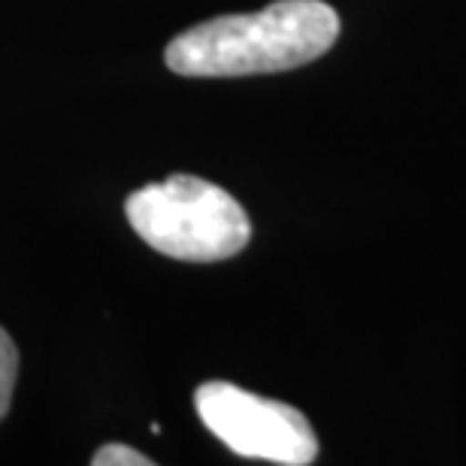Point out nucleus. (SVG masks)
Returning a JSON list of instances; mask_svg holds the SVG:
<instances>
[{
    "instance_id": "f257e3e1",
    "label": "nucleus",
    "mask_w": 466,
    "mask_h": 466,
    "mask_svg": "<svg viewBox=\"0 0 466 466\" xmlns=\"http://www.w3.org/2000/svg\"><path fill=\"white\" fill-rule=\"evenodd\" d=\"M339 15L321 0H279L260 13L218 15L167 46L179 76H258L303 67L337 43Z\"/></svg>"
},
{
    "instance_id": "f03ea898",
    "label": "nucleus",
    "mask_w": 466,
    "mask_h": 466,
    "mask_svg": "<svg viewBox=\"0 0 466 466\" xmlns=\"http://www.w3.org/2000/svg\"><path fill=\"white\" fill-rule=\"evenodd\" d=\"M127 221L137 237L176 260H225L251 239L246 209L225 188L198 176H170L127 198Z\"/></svg>"
},
{
    "instance_id": "7ed1b4c3",
    "label": "nucleus",
    "mask_w": 466,
    "mask_h": 466,
    "mask_svg": "<svg viewBox=\"0 0 466 466\" xmlns=\"http://www.w3.org/2000/svg\"><path fill=\"white\" fill-rule=\"evenodd\" d=\"M200 421L239 458L309 466L319 458L312 424L294 406L258 397L230 381H207L194 394Z\"/></svg>"
},
{
    "instance_id": "20e7f679",
    "label": "nucleus",
    "mask_w": 466,
    "mask_h": 466,
    "mask_svg": "<svg viewBox=\"0 0 466 466\" xmlns=\"http://www.w3.org/2000/svg\"><path fill=\"white\" fill-rule=\"evenodd\" d=\"M15 376H18L15 342L9 339V333L4 328H0V418L9 412V400H13Z\"/></svg>"
},
{
    "instance_id": "39448f33",
    "label": "nucleus",
    "mask_w": 466,
    "mask_h": 466,
    "mask_svg": "<svg viewBox=\"0 0 466 466\" xmlns=\"http://www.w3.org/2000/svg\"><path fill=\"white\" fill-rule=\"evenodd\" d=\"M91 463L95 466H152V461H148L146 454L127 449V445H104V449L95 451Z\"/></svg>"
}]
</instances>
